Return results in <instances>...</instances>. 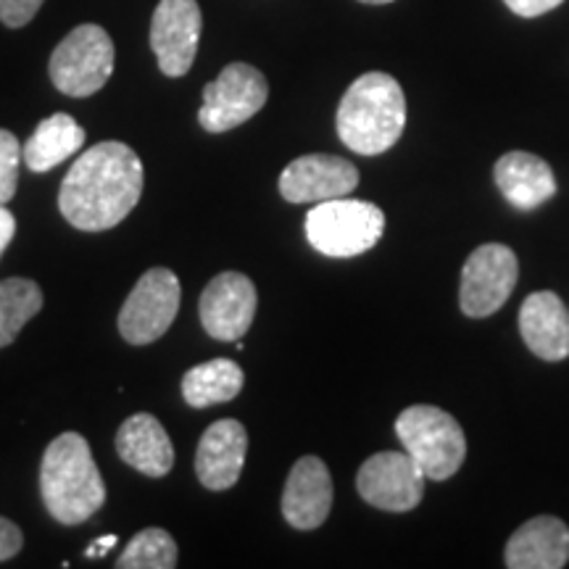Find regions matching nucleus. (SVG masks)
Here are the masks:
<instances>
[{
	"label": "nucleus",
	"mask_w": 569,
	"mask_h": 569,
	"mask_svg": "<svg viewBox=\"0 0 569 569\" xmlns=\"http://www.w3.org/2000/svg\"><path fill=\"white\" fill-rule=\"evenodd\" d=\"M21 546H24V536H21V530L11 522V519L0 517V561L17 557Z\"/></svg>",
	"instance_id": "nucleus-26"
},
{
	"label": "nucleus",
	"mask_w": 569,
	"mask_h": 569,
	"mask_svg": "<svg viewBox=\"0 0 569 569\" xmlns=\"http://www.w3.org/2000/svg\"><path fill=\"white\" fill-rule=\"evenodd\" d=\"M198 0H161L151 19V48L167 77H182L193 67L201 40Z\"/></svg>",
	"instance_id": "nucleus-11"
},
{
	"label": "nucleus",
	"mask_w": 569,
	"mask_h": 569,
	"mask_svg": "<svg viewBox=\"0 0 569 569\" xmlns=\"http://www.w3.org/2000/svg\"><path fill=\"white\" fill-rule=\"evenodd\" d=\"M425 475L409 453L380 451L369 457L356 475V488L369 507L403 515L419 507L425 496Z\"/></svg>",
	"instance_id": "nucleus-10"
},
{
	"label": "nucleus",
	"mask_w": 569,
	"mask_h": 569,
	"mask_svg": "<svg viewBox=\"0 0 569 569\" xmlns=\"http://www.w3.org/2000/svg\"><path fill=\"white\" fill-rule=\"evenodd\" d=\"M503 3H507L509 9L517 13V17L536 19V17H543V13L553 11V9H559L565 0H503Z\"/></svg>",
	"instance_id": "nucleus-27"
},
{
	"label": "nucleus",
	"mask_w": 569,
	"mask_h": 569,
	"mask_svg": "<svg viewBox=\"0 0 569 569\" xmlns=\"http://www.w3.org/2000/svg\"><path fill=\"white\" fill-rule=\"evenodd\" d=\"M40 493L48 515L61 525H80L106 503V486L80 432H61L46 448L40 467Z\"/></svg>",
	"instance_id": "nucleus-3"
},
{
	"label": "nucleus",
	"mask_w": 569,
	"mask_h": 569,
	"mask_svg": "<svg viewBox=\"0 0 569 569\" xmlns=\"http://www.w3.org/2000/svg\"><path fill=\"white\" fill-rule=\"evenodd\" d=\"M243 369L230 359H211L206 365L188 369L182 377V396L188 407L209 409L232 401L243 390Z\"/></svg>",
	"instance_id": "nucleus-21"
},
{
	"label": "nucleus",
	"mask_w": 569,
	"mask_h": 569,
	"mask_svg": "<svg viewBox=\"0 0 569 569\" xmlns=\"http://www.w3.org/2000/svg\"><path fill=\"white\" fill-rule=\"evenodd\" d=\"M386 232V213L380 206L353 198H332L315 203L306 217V234L319 253L330 259H351L380 243Z\"/></svg>",
	"instance_id": "nucleus-5"
},
{
	"label": "nucleus",
	"mask_w": 569,
	"mask_h": 569,
	"mask_svg": "<svg viewBox=\"0 0 569 569\" xmlns=\"http://www.w3.org/2000/svg\"><path fill=\"white\" fill-rule=\"evenodd\" d=\"M338 138L348 151L380 156L407 127V96L386 71H367L346 90L338 106Z\"/></svg>",
	"instance_id": "nucleus-2"
},
{
	"label": "nucleus",
	"mask_w": 569,
	"mask_h": 569,
	"mask_svg": "<svg viewBox=\"0 0 569 569\" xmlns=\"http://www.w3.org/2000/svg\"><path fill=\"white\" fill-rule=\"evenodd\" d=\"M142 163L124 142H98L63 177L59 209L71 227L103 232L124 222L142 196Z\"/></svg>",
	"instance_id": "nucleus-1"
},
{
	"label": "nucleus",
	"mask_w": 569,
	"mask_h": 569,
	"mask_svg": "<svg viewBox=\"0 0 569 569\" xmlns=\"http://www.w3.org/2000/svg\"><path fill=\"white\" fill-rule=\"evenodd\" d=\"M519 332L538 359L561 361L569 356V311L551 290L525 298L519 309Z\"/></svg>",
	"instance_id": "nucleus-16"
},
{
	"label": "nucleus",
	"mask_w": 569,
	"mask_h": 569,
	"mask_svg": "<svg viewBox=\"0 0 569 569\" xmlns=\"http://www.w3.org/2000/svg\"><path fill=\"white\" fill-rule=\"evenodd\" d=\"M117 536H103V538H98L96 543L92 546H88V551H84V557L88 559H98V557H106V553H109L113 546H117Z\"/></svg>",
	"instance_id": "nucleus-29"
},
{
	"label": "nucleus",
	"mask_w": 569,
	"mask_h": 569,
	"mask_svg": "<svg viewBox=\"0 0 569 569\" xmlns=\"http://www.w3.org/2000/svg\"><path fill=\"white\" fill-rule=\"evenodd\" d=\"M509 569H561L569 561V528L559 517H532L509 538Z\"/></svg>",
	"instance_id": "nucleus-17"
},
{
	"label": "nucleus",
	"mask_w": 569,
	"mask_h": 569,
	"mask_svg": "<svg viewBox=\"0 0 569 569\" xmlns=\"http://www.w3.org/2000/svg\"><path fill=\"white\" fill-rule=\"evenodd\" d=\"M359 184V169L330 153H309L290 161L280 174V196L290 203H325L351 196Z\"/></svg>",
	"instance_id": "nucleus-13"
},
{
	"label": "nucleus",
	"mask_w": 569,
	"mask_h": 569,
	"mask_svg": "<svg viewBox=\"0 0 569 569\" xmlns=\"http://www.w3.org/2000/svg\"><path fill=\"white\" fill-rule=\"evenodd\" d=\"M396 436L430 480L453 478L467 459L465 430L448 411L430 403L403 409L396 419Z\"/></svg>",
	"instance_id": "nucleus-4"
},
{
	"label": "nucleus",
	"mask_w": 569,
	"mask_h": 569,
	"mask_svg": "<svg viewBox=\"0 0 569 569\" xmlns=\"http://www.w3.org/2000/svg\"><path fill=\"white\" fill-rule=\"evenodd\" d=\"M332 509V478L322 459L303 457L290 469L282 490V517L296 530H317Z\"/></svg>",
	"instance_id": "nucleus-14"
},
{
	"label": "nucleus",
	"mask_w": 569,
	"mask_h": 569,
	"mask_svg": "<svg viewBox=\"0 0 569 569\" xmlns=\"http://www.w3.org/2000/svg\"><path fill=\"white\" fill-rule=\"evenodd\" d=\"M359 3H367V6H386V3H393V0H359Z\"/></svg>",
	"instance_id": "nucleus-30"
},
{
	"label": "nucleus",
	"mask_w": 569,
	"mask_h": 569,
	"mask_svg": "<svg viewBox=\"0 0 569 569\" xmlns=\"http://www.w3.org/2000/svg\"><path fill=\"white\" fill-rule=\"evenodd\" d=\"M46 0H0V21L11 30L30 24Z\"/></svg>",
	"instance_id": "nucleus-25"
},
{
	"label": "nucleus",
	"mask_w": 569,
	"mask_h": 569,
	"mask_svg": "<svg viewBox=\"0 0 569 569\" xmlns=\"http://www.w3.org/2000/svg\"><path fill=\"white\" fill-rule=\"evenodd\" d=\"M13 232H17V219H13V213L6 206H0V256L9 248Z\"/></svg>",
	"instance_id": "nucleus-28"
},
{
	"label": "nucleus",
	"mask_w": 569,
	"mask_h": 569,
	"mask_svg": "<svg viewBox=\"0 0 569 569\" xmlns=\"http://www.w3.org/2000/svg\"><path fill=\"white\" fill-rule=\"evenodd\" d=\"M119 569H174L177 567V543L167 530L148 528L140 530L122 557L117 559Z\"/></svg>",
	"instance_id": "nucleus-23"
},
{
	"label": "nucleus",
	"mask_w": 569,
	"mask_h": 569,
	"mask_svg": "<svg viewBox=\"0 0 569 569\" xmlns=\"http://www.w3.org/2000/svg\"><path fill=\"white\" fill-rule=\"evenodd\" d=\"M248 451V432L238 419H219L203 432L196 451V475L203 488L230 490L240 480Z\"/></svg>",
	"instance_id": "nucleus-15"
},
{
	"label": "nucleus",
	"mask_w": 569,
	"mask_h": 569,
	"mask_svg": "<svg viewBox=\"0 0 569 569\" xmlns=\"http://www.w3.org/2000/svg\"><path fill=\"white\" fill-rule=\"evenodd\" d=\"M21 161H24V151H21L19 140L13 138V132L0 130V206L17 196Z\"/></svg>",
	"instance_id": "nucleus-24"
},
{
	"label": "nucleus",
	"mask_w": 569,
	"mask_h": 569,
	"mask_svg": "<svg viewBox=\"0 0 569 569\" xmlns=\"http://www.w3.org/2000/svg\"><path fill=\"white\" fill-rule=\"evenodd\" d=\"M84 146V130L69 113H53L42 119L32 138L24 142V163L32 172H51L67 159H71Z\"/></svg>",
	"instance_id": "nucleus-20"
},
{
	"label": "nucleus",
	"mask_w": 569,
	"mask_h": 569,
	"mask_svg": "<svg viewBox=\"0 0 569 569\" xmlns=\"http://www.w3.org/2000/svg\"><path fill=\"white\" fill-rule=\"evenodd\" d=\"M269 84L259 69L251 63H230L217 80L203 88V106L198 122L206 132L222 134L246 124L264 109Z\"/></svg>",
	"instance_id": "nucleus-7"
},
{
	"label": "nucleus",
	"mask_w": 569,
	"mask_h": 569,
	"mask_svg": "<svg viewBox=\"0 0 569 569\" xmlns=\"http://www.w3.org/2000/svg\"><path fill=\"white\" fill-rule=\"evenodd\" d=\"M180 298L182 288L172 269H148L119 311L122 338L132 346H148L159 340L172 327L180 311Z\"/></svg>",
	"instance_id": "nucleus-8"
},
{
	"label": "nucleus",
	"mask_w": 569,
	"mask_h": 569,
	"mask_svg": "<svg viewBox=\"0 0 569 569\" xmlns=\"http://www.w3.org/2000/svg\"><path fill=\"white\" fill-rule=\"evenodd\" d=\"M113 40L98 24H80L63 38L51 56L48 71L56 90L69 98H90L111 80Z\"/></svg>",
	"instance_id": "nucleus-6"
},
{
	"label": "nucleus",
	"mask_w": 569,
	"mask_h": 569,
	"mask_svg": "<svg viewBox=\"0 0 569 569\" xmlns=\"http://www.w3.org/2000/svg\"><path fill=\"white\" fill-rule=\"evenodd\" d=\"M519 277V261L511 248L501 243H486L469 253L461 269L459 303L461 311L472 319L496 315L509 296L515 293Z\"/></svg>",
	"instance_id": "nucleus-9"
},
{
	"label": "nucleus",
	"mask_w": 569,
	"mask_h": 569,
	"mask_svg": "<svg viewBox=\"0 0 569 569\" xmlns=\"http://www.w3.org/2000/svg\"><path fill=\"white\" fill-rule=\"evenodd\" d=\"M117 453L148 478H163L174 467V446L153 415H134L119 427Z\"/></svg>",
	"instance_id": "nucleus-19"
},
{
	"label": "nucleus",
	"mask_w": 569,
	"mask_h": 569,
	"mask_svg": "<svg viewBox=\"0 0 569 569\" xmlns=\"http://www.w3.org/2000/svg\"><path fill=\"white\" fill-rule=\"evenodd\" d=\"M256 284L240 272H222L201 293V325L213 340H243L256 317Z\"/></svg>",
	"instance_id": "nucleus-12"
},
{
	"label": "nucleus",
	"mask_w": 569,
	"mask_h": 569,
	"mask_svg": "<svg viewBox=\"0 0 569 569\" xmlns=\"http://www.w3.org/2000/svg\"><path fill=\"white\" fill-rule=\"evenodd\" d=\"M42 309V290L38 282L11 277L0 282V348L19 338L21 327Z\"/></svg>",
	"instance_id": "nucleus-22"
},
{
	"label": "nucleus",
	"mask_w": 569,
	"mask_h": 569,
	"mask_svg": "<svg viewBox=\"0 0 569 569\" xmlns=\"http://www.w3.org/2000/svg\"><path fill=\"white\" fill-rule=\"evenodd\" d=\"M493 177L498 190L515 209L532 211L546 201H551L557 193V180L553 169L540 156L528 151L503 153L496 161Z\"/></svg>",
	"instance_id": "nucleus-18"
}]
</instances>
